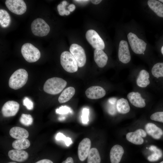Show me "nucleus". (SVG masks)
Here are the masks:
<instances>
[{"label": "nucleus", "mask_w": 163, "mask_h": 163, "mask_svg": "<svg viewBox=\"0 0 163 163\" xmlns=\"http://www.w3.org/2000/svg\"><path fill=\"white\" fill-rule=\"evenodd\" d=\"M66 81L62 78L55 77L47 79L43 86V90L46 93L51 94H56L60 93L67 85Z\"/></svg>", "instance_id": "1"}, {"label": "nucleus", "mask_w": 163, "mask_h": 163, "mask_svg": "<svg viewBox=\"0 0 163 163\" xmlns=\"http://www.w3.org/2000/svg\"><path fill=\"white\" fill-rule=\"evenodd\" d=\"M28 77L27 71L23 69H19L11 75L9 80V87L17 90L23 87L27 83Z\"/></svg>", "instance_id": "2"}, {"label": "nucleus", "mask_w": 163, "mask_h": 163, "mask_svg": "<svg viewBox=\"0 0 163 163\" xmlns=\"http://www.w3.org/2000/svg\"><path fill=\"white\" fill-rule=\"evenodd\" d=\"M21 52L24 58L29 62L37 61L40 56V53L39 50L29 43H25L22 45Z\"/></svg>", "instance_id": "3"}, {"label": "nucleus", "mask_w": 163, "mask_h": 163, "mask_svg": "<svg viewBox=\"0 0 163 163\" xmlns=\"http://www.w3.org/2000/svg\"><path fill=\"white\" fill-rule=\"evenodd\" d=\"M60 62L64 69L68 72L73 73L78 70V66L76 61L68 51H65L61 53Z\"/></svg>", "instance_id": "4"}, {"label": "nucleus", "mask_w": 163, "mask_h": 163, "mask_svg": "<svg viewBox=\"0 0 163 163\" xmlns=\"http://www.w3.org/2000/svg\"><path fill=\"white\" fill-rule=\"evenodd\" d=\"M31 29L35 35L42 37L47 35L50 31V27L44 20L41 18L34 20L31 24Z\"/></svg>", "instance_id": "5"}, {"label": "nucleus", "mask_w": 163, "mask_h": 163, "mask_svg": "<svg viewBox=\"0 0 163 163\" xmlns=\"http://www.w3.org/2000/svg\"><path fill=\"white\" fill-rule=\"evenodd\" d=\"M127 38L132 50L136 54H141L145 50L147 43L134 33H129Z\"/></svg>", "instance_id": "6"}, {"label": "nucleus", "mask_w": 163, "mask_h": 163, "mask_svg": "<svg viewBox=\"0 0 163 163\" xmlns=\"http://www.w3.org/2000/svg\"><path fill=\"white\" fill-rule=\"evenodd\" d=\"M69 50L76 61L78 67H81L84 66L86 62V58L83 48L79 45L74 43L70 46Z\"/></svg>", "instance_id": "7"}, {"label": "nucleus", "mask_w": 163, "mask_h": 163, "mask_svg": "<svg viewBox=\"0 0 163 163\" xmlns=\"http://www.w3.org/2000/svg\"><path fill=\"white\" fill-rule=\"evenodd\" d=\"M85 37L88 42L93 48L102 50L104 48L105 44L104 41L94 30H88L86 32Z\"/></svg>", "instance_id": "8"}, {"label": "nucleus", "mask_w": 163, "mask_h": 163, "mask_svg": "<svg viewBox=\"0 0 163 163\" xmlns=\"http://www.w3.org/2000/svg\"><path fill=\"white\" fill-rule=\"evenodd\" d=\"M5 4L11 12L16 14L21 15L27 10L26 4L23 0H7Z\"/></svg>", "instance_id": "9"}, {"label": "nucleus", "mask_w": 163, "mask_h": 163, "mask_svg": "<svg viewBox=\"0 0 163 163\" xmlns=\"http://www.w3.org/2000/svg\"><path fill=\"white\" fill-rule=\"evenodd\" d=\"M19 106V104L16 101H8L3 105L2 109V113L6 117L14 116L18 111Z\"/></svg>", "instance_id": "10"}, {"label": "nucleus", "mask_w": 163, "mask_h": 163, "mask_svg": "<svg viewBox=\"0 0 163 163\" xmlns=\"http://www.w3.org/2000/svg\"><path fill=\"white\" fill-rule=\"evenodd\" d=\"M118 57L120 61L126 64L129 62L131 59V56L126 41L122 40L120 42Z\"/></svg>", "instance_id": "11"}, {"label": "nucleus", "mask_w": 163, "mask_h": 163, "mask_svg": "<svg viewBox=\"0 0 163 163\" xmlns=\"http://www.w3.org/2000/svg\"><path fill=\"white\" fill-rule=\"evenodd\" d=\"M91 146V141L89 138H85L80 142L78 153V158L81 161H84L88 157Z\"/></svg>", "instance_id": "12"}, {"label": "nucleus", "mask_w": 163, "mask_h": 163, "mask_svg": "<svg viewBox=\"0 0 163 163\" xmlns=\"http://www.w3.org/2000/svg\"><path fill=\"white\" fill-rule=\"evenodd\" d=\"M85 94L89 99H97L104 97L106 94V91L101 87L94 86L87 88L85 91Z\"/></svg>", "instance_id": "13"}, {"label": "nucleus", "mask_w": 163, "mask_h": 163, "mask_svg": "<svg viewBox=\"0 0 163 163\" xmlns=\"http://www.w3.org/2000/svg\"><path fill=\"white\" fill-rule=\"evenodd\" d=\"M124 153L123 147L120 145H116L111 149L110 159L111 163H119Z\"/></svg>", "instance_id": "14"}, {"label": "nucleus", "mask_w": 163, "mask_h": 163, "mask_svg": "<svg viewBox=\"0 0 163 163\" xmlns=\"http://www.w3.org/2000/svg\"><path fill=\"white\" fill-rule=\"evenodd\" d=\"M127 97L130 103L136 107L143 108L145 106V99L138 92H130L128 94Z\"/></svg>", "instance_id": "15"}, {"label": "nucleus", "mask_w": 163, "mask_h": 163, "mask_svg": "<svg viewBox=\"0 0 163 163\" xmlns=\"http://www.w3.org/2000/svg\"><path fill=\"white\" fill-rule=\"evenodd\" d=\"M145 129L147 133L155 139H160L163 134L162 130L152 123H147L145 126Z\"/></svg>", "instance_id": "16"}, {"label": "nucleus", "mask_w": 163, "mask_h": 163, "mask_svg": "<svg viewBox=\"0 0 163 163\" xmlns=\"http://www.w3.org/2000/svg\"><path fill=\"white\" fill-rule=\"evenodd\" d=\"M8 156L13 161L21 162L25 161L28 158V154L23 150L12 149L8 152Z\"/></svg>", "instance_id": "17"}, {"label": "nucleus", "mask_w": 163, "mask_h": 163, "mask_svg": "<svg viewBox=\"0 0 163 163\" xmlns=\"http://www.w3.org/2000/svg\"><path fill=\"white\" fill-rule=\"evenodd\" d=\"M94 57L95 62L99 67L103 68L107 64L108 57L102 50L95 49L94 53Z\"/></svg>", "instance_id": "18"}, {"label": "nucleus", "mask_w": 163, "mask_h": 163, "mask_svg": "<svg viewBox=\"0 0 163 163\" xmlns=\"http://www.w3.org/2000/svg\"><path fill=\"white\" fill-rule=\"evenodd\" d=\"M10 135L17 139H25L29 136V133L27 130L18 126L13 127L10 130Z\"/></svg>", "instance_id": "19"}, {"label": "nucleus", "mask_w": 163, "mask_h": 163, "mask_svg": "<svg viewBox=\"0 0 163 163\" xmlns=\"http://www.w3.org/2000/svg\"><path fill=\"white\" fill-rule=\"evenodd\" d=\"M149 78V75L148 72L144 69L142 70L136 79L137 85L141 87H147L150 84Z\"/></svg>", "instance_id": "20"}, {"label": "nucleus", "mask_w": 163, "mask_h": 163, "mask_svg": "<svg viewBox=\"0 0 163 163\" xmlns=\"http://www.w3.org/2000/svg\"><path fill=\"white\" fill-rule=\"evenodd\" d=\"M75 93V88L69 87L65 89L60 94L58 98L60 103H65L69 101L74 95Z\"/></svg>", "instance_id": "21"}, {"label": "nucleus", "mask_w": 163, "mask_h": 163, "mask_svg": "<svg viewBox=\"0 0 163 163\" xmlns=\"http://www.w3.org/2000/svg\"><path fill=\"white\" fill-rule=\"evenodd\" d=\"M147 3L150 8L158 16L163 18V4L156 0H149Z\"/></svg>", "instance_id": "22"}, {"label": "nucleus", "mask_w": 163, "mask_h": 163, "mask_svg": "<svg viewBox=\"0 0 163 163\" xmlns=\"http://www.w3.org/2000/svg\"><path fill=\"white\" fill-rule=\"evenodd\" d=\"M116 107L118 112L122 114L127 113L130 110V107L127 100L123 98L117 101Z\"/></svg>", "instance_id": "23"}, {"label": "nucleus", "mask_w": 163, "mask_h": 163, "mask_svg": "<svg viewBox=\"0 0 163 163\" xmlns=\"http://www.w3.org/2000/svg\"><path fill=\"white\" fill-rule=\"evenodd\" d=\"M101 158L97 149L93 148L89 152L87 159V163H100Z\"/></svg>", "instance_id": "24"}, {"label": "nucleus", "mask_w": 163, "mask_h": 163, "mask_svg": "<svg viewBox=\"0 0 163 163\" xmlns=\"http://www.w3.org/2000/svg\"><path fill=\"white\" fill-rule=\"evenodd\" d=\"M126 138L128 141L135 145H141L144 142L142 137L135 132L128 133L126 135Z\"/></svg>", "instance_id": "25"}, {"label": "nucleus", "mask_w": 163, "mask_h": 163, "mask_svg": "<svg viewBox=\"0 0 163 163\" xmlns=\"http://www.w3.org/2000/svg\"><path fill=\"white\" fill-rule=\"evenodd\" d=\"M11 19L10 16L6 10L0 9V24L3 28L8 27L10 24Z\"/></svg>", "instance_id": "26"}, {"label": "nucleus", "mask_w": 163, "mask_h": 163, "mask_svg": "<svg viewBox=\"0 0 163 163\" xmlns=\"http://www.w3.org/2000/svg\"><path fill=\"white\" fill-rule=\"evenodd\" d=\"M30 145V141L27 139H16L12 143V147L15 149L22 150L28 148Z\"/></svg>", "instance_id": "27"}, {"label": "nucleus", "mask_w": 163, "mask_h": 163, "mask_svg": "<svg viewBox=\"0 0 163 163\" xmlns=\"http://www.w3.org/2000/svg\"><path fill=\"white\" fill-rule=\"evenodd\" d=\"M152 75L157 78L163 77V62H158L155 64L152 69Z\"/></svg>", "instance_id": "28"}, {"label": "nucleus", "mask_w": 163, "mask_h": 163, "mask_svg": "<svg viewBox=\"0 0 163 163\" xmlns=\"http://www.w3.org/2000/svg\"><path fill=\"white\" fill-rule=\"evenodd\" d=\"M151 149L155 152L148 156L147 159L150 161H155L158 160L162 156L161 151L155 146L151 147Z\"/></svg>", "instance_id": "29"}, {"label": "nucleus", "mask_w": 163, "mask_h": 163, "mask_svg": "<svg viewBox=\"0 0 163 163\" xmlns=\"http://www.w3.org/2000/svg\"><path fill=\"white\" fill-rule=\"evenodd\" d=\"M20 121L22 124L28 126L32 124L33 118L30 115L23 113L21 115Z\"/></svg>", "instance_id": "30"}, {"label": "nucleus", "mask_w": 163, "mask_h": 163, "mask_svg": "<svg viewBox=\"0 0 163 163\" xmlns=\"http://www.w3.org/2000/svg\"><path fill=\"white\" fill-rule=\"evenodd\" d=\"M151 120L163 123V111L157 112L153 113L150 116Z\"/></svg>", "instance_id": "31"}, {"label": "nucleus", "mask_w": 163, "mask_h": 163, "mask_svg": "<svg viewBox=\"0 0 163 163\" xmlns=\"http://www.w3.org/2000/svg\"><path fill=\"white\" fill-rule=\"evenodd\" d=\"M23 104L28 110L33 109L34 105L32 101L27 97H25L23 100Z\"/></svg>", "instance_id": "32"}, {"label": "nucleus", "mask_w": 163, "mask_h": 163, "mask_svg": "<svg viewBox=\"0 0 163 163\" xmlns=\"http://www.w3.org/2000/svg\"><path fill=\"white\" fill-rule=\"evenodd\" d=\"M70 111V109L69 107L65 106H62L57 109L56 111V113L59 114H65L69 113Z\"/></svg>", "instance_id": "33"}, {"label": "nucleus", "mask_w": 163, "mask_h": 163, "mask_svg": "<svg viewBox=\"0 0 163 163\" xmlns=\"http://www.w3.org/2000/svg\"><path fill=\"white\" fill-rule=\"evenodd\" d=\"M82 112L81 117L82 122L83 123H86L88 121L89 109L84 108L83 109Z\"/></svg>", "instance_id": "34"}, {"label": "nucleus", "mask_w": 163, "mask_h": 163, "mask_svg": "<svg viewBox=\"0 0 163 163\" xmlns=\"http://www.w3.org/2000/svg\"><path fill=\"white\" fill-rule=\"evenodd\" d=\"M65 7L66 6L62 5L61 3L58 5L57 9L60 15L63 16L65 14L66 10Z\"/></svg>", "instance_id": "35"}, {"label": "nucleus", "mask_w": 163, "mask_h": 163, "mask_svg": "<svg viewBox=\"0 0 163 163\" xmlns=\"http://www.w3.org/2000/svg\"><path fill=\"white\" fill-rule=\"evenodd\" d=\"M135 132L142 137H145L146 136V133L143 129H137Z\"/></svg>", "instance_id": "36"}, {"label": "nucleus", "mask_w": 163, "mask_h": 163, "mask_svg": "<svg viewBox=\"0 0 163 163\" xmlns=\"http://www.w3.org/2000/svg\"><path fill=\"white\" fill-rule=\"evenodd\" d=\"M66 138V137L65 135L60 133H58L56 137V139L57 140H62L65 141Z\"/></svg>", "instance_id": "37"}, {"label": "nucleus", "mask_w": 163, "mask_h": 163, "mask_svg": "<svg viewBox=\"0 0 163 163\" xmlns=\"http://www.w3.org/2000/svg\"><path fill=\"white\" fill-rule=\"evenodd\" d=\"M35 163H53L51 160L48 159H43Z\"/></svg>", "instance_id": "38"}, {"label": "nucleus", "mask_w": 163, "mask_h": 163, "mask_svg": "<svg viewBox=\"0 0 163 163\" xmlns=\"http://www.w3.org/2000/svg\"><path fill=\"white\" fill-rule=\"evenodd\" d=\"M62 163H74V161L73 158L70 157H68L64 161H63Z\"/></svg>", "instance_id": "39"}, {"label": "nucleus", "mask_w": 163, "mask_h": 163, "mask_svg": "<svg viewBox=\"0 0 163 163\" xmlns=\"http://www.w3.org/2000/svg\"><path fill=\"white\" fill-rule=\"evenodd\" d=\"M64 142L67 146H69L72 142L71 139L69 137H66V139Z\"/></svg>", "instance_id": "40"}, {"label": "nucleus", "mask_w": 163, "mask_h": 163, "mask_svg": "<svg viewBox=\"0 0 163 163\" xmlns=\"http://www.w3.org/2000/svg\"><path fill=\"white\" fill-rule=\"evenodd\" d=\"M68 10L70 11H73L75 10V7L74 4H71L69 5L68 6Z\"/></svg>", "instance_id": "41"}, {"label": "nucleus", "mask_w": 163, "mask_h": 163, "mask_svg": "<svg viewBox=\"0 0 163 163\" xmlns=\"http://www.w3.org/2000/svg\"><path fill=\"white\" fill-rule=\"evenodd\" d=\"M102 0H91V2L94 4H98L100 3Z\"/></svg>", "instance_id": "42"}, {"label": "nucleus", "mask_w": 163, "mask_h": 163, "mask_svg": "<svg viewBox=\"0 0 163 163\" xmlns=\"http://www.w3.org/2000/svg\"><path fill=\"white\" fill-rule=\"evenodd\" d=\"M74 1L77 2L81 3L87 2L89 1L87 0H74Z\"/></svg>", "instance_id": "43"}, {"label": "nucleus", "mask_w": 163, "mask_h": 163, "mask_svg": "<svg viewBox=\"0 0 163 163\" xmlns=\"http://www.w3.org/2000/svg\"><path fill=\"white\" fill-rule=\"evenodd\" d=\"M61 4L63 5L66 6V5H68V3L66 1H63L61 2Z\"/></svg>", "instance_id": "44"}, {"label": "nucleus", "mask_w": 163, "mask_h": 163, "mask_svg": "<svg viewBox=\"0 0 163 163\" xmlns=\"http://www.w3.org/2000/svg\"><path fill=\"white\" fill-rule=\"evenodd\" d=\"M70 14V11H69L68 10H66L65 14L66 15H68Z\"/></svg>", "instance_id": "45"}, {"label": "nucleus", "mask_w": 163, "mask_h": 163, "mask_svg": "<svg viewBox=\"0 0 163 163\" xmlns=\"http://www.w3.org/2000/svg\"><path fill=\"white\" fill-rule=\"evenodd\" d=\"M161 52L162 54L163 55V46H162L161 48Z\"/></svg>", "instance_id": "46"}, {"label": "nucleus", "mask_w": 163, "mask_h": 163, "mask_svg": "<svg viewBox=\"0 0 163 163\" xmlns=\"http://www.w3.org/2000/svg\"><path fill=\"white\" fill-rule=\"evenodd\" d=\"M8 163H17L16 162H10Z\"/></svg>", "instance_id": "47"}, {"label": "nucleus", "mask_w": 163, "mask_h": 163, "mask_svg": "<svg viewBox=\"0 0 163 163\" xmlns=\"http://www.w3.org/2000/svg\"><path fill=\"white\" fill-rule=\"evenodd\" d=\"M159 2L160 1L163 3V0H158Z\"/></svg>", "instance_id": "48"}, {"label": "nucleus", "mask_w": 163, "mask_h": 163, "mask_svg": "<svg viewBox=\"0 0 163 163\" xmlns=\"http://www.w3.org/2000/svg\"><path fill=\"white\" fill-rule=\"evenodd\" d=\"M159 163H163V161L160 162Z\"/></svg>", "instance_id": "49"}, {"label": "nucleus", "mask_w": 163, "mask_h": 163, "mask_svg": "<svg viewBox=\"0 0 163 163\" xmlns=\"http://www.w3.org/2000/svg\"><path fill=\"white\" fill-rule=\"evenodd\" d=\"M142 54H144V53H142Z\"/></svg>", "instance_id": "50"}]
</instances>
